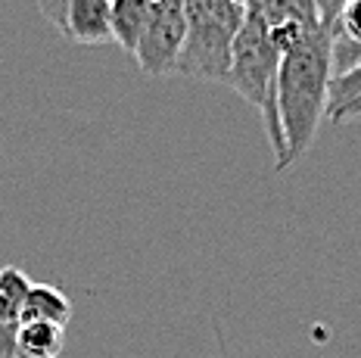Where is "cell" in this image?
<instances>
[{
    "label": "cell",
    "instance_id": "9",
    "mask_svg": "<svg viewBox=\"0 0 361 358\" xmlns=\"http://www.w3.org/2000/svg\"><path fill=\"white\" fill-rule=\"evenodd\" d=\"M156 0H112L109 6V25H112V41L125 50L128 56L134 54L144 32L149 13H153Z\"/></svg>",
    "mask_w": 361,
    "mask_h": 358
},
{
    "label": "cell",
    "instance_id": "12",
    "mask_svg": "<svg viewBox=\"0 0 361 358\" xmlns=\"http://www.w3.org/2000/svg\"><path fill=\"white\" fill-rule=\"evenodd\" d=\"M314 4H318V16H321V22H324V25L330 28L336 22V16H340V10L345 4H349V0H314Z\"/></svg>",
    "mask_w": 361,
    "mask_h": 358
},
{
    "label": "cell",
    "instance_id": "11",
    "mask_svg": "<svg viewBox=\"0 0 361 358\" xmlns=\"http://www.w3.org/2000/svg\"><path fill=\"white\" fill-rule=\"evenodd\" d=\"M66 6H69V0H37V10L44 13V19L50 22V25H59V19H63Z\"/></svg>",
    "mask_w": 361,
    "mask_h": 358
},
{
    "label": "cell",
    "instance_id": "5",
    "mask_svg": "<svg viewBox=\"0 0 361 358\" xmlns=\"http://www.w3.org/2000/svg\"><path fill=\"white\" fill-rule=\"evenodd\" d=\"M246 6L268 25L271 41L281 47V54L312 28L324 25L314 0H246Z\"/></svg>",
    "mask_w": 361,
    "mask_h": 358
},
{
    "label": "cell",
    "instance_id": "13",
    "mask_svg": "<svg viewBox=\"0 0 361 358\" xmlns=\"http://www.w3.org/2000/svg\"><path fill=\"white\" fill-rule=\"evenodd\" d=\"M330 118H334V122H340V125H343V122H355V118H361V94L355 97V100L345 103V106H340Z\"/></svg>",
    "mask_w": 361,
    "mask_h": 358
},
{
    "label": "cell",
    "instance_id": "2",
    "mask_svg": "<svg viewBox=\"0 0 361 358\" xmlns=\"http://www.w3.org/2000/svg\"><path fill=\"white\" fill-rule=\"evenodd\" d=\"M187 35L175 63V75L228 85L237 32L246 19L240 0H184Z\"/></svg>",
    "mask_w": 361,
    "mask_h": 358
},
{
    "label": "cell",
    "instance_id": "3",
    "mask_svg": "<svg viewBox=\"0 0 361 358\" xmlns=\"http://www.w3.org/2000/svg\"><path fill=\"white\" fill-rule=\"evenodd\" d=\"M277 69H281V47L271 41L265 22L246 6V19L234 41L228 85L262 116L274 150V166L283 159V131L277 118Z\"/></svg>",
    "mask_w": 361,
    "mask_h": 358
},
{
    "label": "cell",
    "instance_id": "10",
    "mask_svg": "<svg viewBox=\"0 0 361 358\" xmlns=\"http://www.w3.org/2000/svg\"><path fill=\"white\" fill-rule=\"evenodd\" d=\"M22 318H44V321L69 327L72 302L54 283H32V290H28V296H25V311H22Z\"/></svg>",
    "mask_w": 361,
    "mask_h": 358
},
{
    "label": "cell",
    "instance_id": "6",
    "mask_svg": "<svg viewBox=\"0 0 361 358\" xmlns=\"http://www.w3.org/2000/svg\"><path fill=\"white\" fill-rule=\"evenodd\" d=\"M28 290H32V280L22 268L0 265V358H22L16 337Z\"/></svg>",
    "mask_w": 361,
    "mask_h": 358
},
{
    "label": "cell",
    "instance_id": "8",
    "mask_svg": "<svg viewBox=\"0 0 361 358\" xmlns=\"http://www.w3.org/2000/svg\"><path fill=\"white\" fill-rule=\"evenodd\" d=\"M16 346L22 358H59L66 349V327L44 318H22Z\"/></svg>",
    "mask_w": 361,
    "mask_h": 358
},
{
    "label": "cell",
    "instance_id": "4",
    "mask_svg": "<svg viewBox=\"0 0 361 358\" xmlns=\"http://www.w3.org/2000/svg\"><path fill=\"white\" fill-rule=\"evenodd\" d=\"M187 35V13L184 0H156L153 13H149L140 41L134 47V59H137L140 72L153 78L175 75V63L184 47Z\"/></svg>",
    "mask_w": 361,
    "mask_h": 358
},
{
    "label": "cell",
    "instance_id": "7",
    "mask_svg": "<svg viewBox=\"0 0 361 358\" xmlns=\"http://www.w3.org/2000/svg\"><path fill=\"white\" fill-rule=\"evenodd\" d=\"M112 0H69L56 32L75 44H103L112 41L109 25Z\"/></svg>",
    "mask_w": 361,
    "mask_h": 358
},
{
    "label": "cell",
    "instance_id": "1",
    "mask_svg": "<svg viewBox=\"0 0 361 358\" xmlns=\"http://www.w3.org/2000/svg\"><path fill=\"white\" fill-rule=\"evenodd\" d=\"M330 81H334V32L327 25L312 28L281 54L277 69V118L283 131V159L277 168H290L308 153L321 118H327Z\"/></svg>",
    "mask_w": 361,
    "mask_h": 358
}]
</instances>
